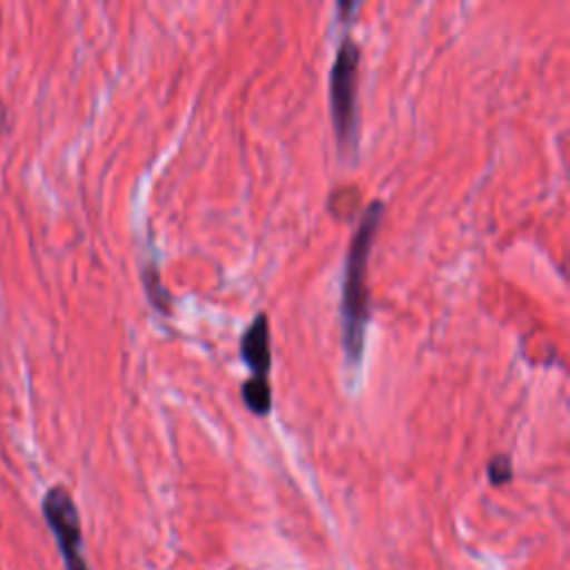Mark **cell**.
Instances as JSON below:
<instances>
[{
  "label": "cell",
  "instance_id": "6da1fadb",
  "mask_svg": "<svg viewBox=\"0 0 570 570\" xmlns=\"http://www.w3.org/2000/svg\"><path fill=\"white\" fill-rule=\"evenodd\" d=\"M383 218V200H372L358 218L345 254V274L341 292V345L345 358L358 365L370 323V292L365 285L367 258Z\"/></svg>",
  "mask_w": 570,
  "mask_h": 570
},
{
  "label": "cell",
  "instance_id": "7a4b0ae2",
  "mask_svg": "<svg viewBox=\"0 0 570 570\" xmlns=\"http://www.w3.org/2000/svg\"><path fill=\"white\" fill-rule=\"evenodd\" d=\"M358 62L361 49L354 38L345 33L336 47V56L330 69V114L341 147H350L356 140Z\"/></svg>",
  "mask_w": 570,
  "mask_h": 570
},
{
  "label": "cell",
  "instance_id": "3957f363",
  "mask_svg": "<svg viewBox=\"0 0 570 570\" xmlns=\"http://www.w3.org/2000/svg\"><path fill=\"white\" fill-rule=\"evenodd\" d=\"M42 514L47 525L58 543L67 570H89L85 554H82V528L78 508L71 494L62 485H53L47 490L42 499Z\"/></svg>",
  "mask_w": 570,
  "mask_h": 570
},
{
  "label": "cell",
  "instance_id": "277c9868",
  "mask_svg": "<svg viewBox=\"0 0 570 570\" xmlns=\"http://www.w3.org/2000/svg\"><path fill=\"white\" fill-rule=\"evenodd\" d=\"M240 356L254 372V376L267 379L272 365V343H269V318L258 314L252 325L240 336Z\"/></svg>",
  "mask_w": 570,
  "mask_h": 570
},
{
  "label": "cell",
  "instance_id": "5b68a950",
  "mask_svg": "<svg viewBox=\"0 0 570 570\" xmlns=\"http://www.w3.org/2000/svg\"><path fill=\"white\" fill-rule=\"evenodd\" d=\"M240 396H243V403L247 405V410L256 416H263L269 412L272 407V385H269V379H263V376H252L243 383L240 387Z\"/></svg>",
  "mask_w": 570,
  "mask_h": 570
},
{
  "label": "cell",
  "instance_id": "8992f818",
  "mask_svg": "<svg viewBox=\"0 0 570 570\" xmlns=\"http://www.w3.org/2000/svg\"><path fill=\"white\" fill-rule=\"evenodd\" d=\"M142 283H145V289H147L149 301H151L158 309L169 312V301H171V296H169V292L165 289V285H163V281H160V274H158L156 265H147V267H145Z\"/></svg>",
  "mask_w": 570,
  "mask_h": 570
},
{
  "label": "cell",
  "instance_id": "52a82bcc",
  "mask_svg": "<svg viewBox=\"0 0 570 570\" xmlns=\"http://www.w3.org/2000/svg\"><path fill=\"white\" fill-rule=\"evenodd\" d=\"M514 476L512 459L508 454H494L488 463V479L492 485H505Z\"/></svg>",
  "mask_w": 570,
  "mask_h": 570
}]
</instances>
